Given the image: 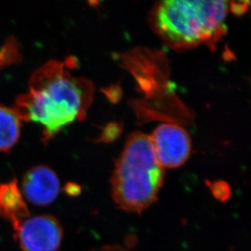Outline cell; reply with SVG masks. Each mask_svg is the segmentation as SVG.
Returning <instances> with one entry per match:
<instances>
[{
    "label": "cell",
    "mask_w": 251,
    "mask_h": 251,
    "mask_svg": "<svg viewBox=\"0 0 251 251\" xmlns=\"http://www.w3.org/2000/svg\"><path fill=\"white\" fill-rule=\"evenodd\" d=\"M229 11L227 1H163L152 8L150 24L170 48L189 50L201 44L215 45L225 34Z\"/></svg>",
    "instance_id": "2"
},
{
    "label": "cell",
    "mask_w": 251,
    "mask_h": 251,
    "mask_svg": "<svg viewBox=\"0 0 251 251\" xmlns=\"http://www.w3.org/2000/svg\"><path fill=\"white\" fill-rule=\"evenodd\" d=\"M70 63L49 60L31 76L26 93L19 95L14 109L22 121L43 127L47 143L59 131L82 121L94 99L92 82L69 72Z\"/></svg>",
    "instance_id": "1"
},
{
    "label": "cell",
    "mask_w": 251,
    "mask_h": 251,
    "mask_svg": "<svg viewBox=\"0 0 251 251\" xmlns=\"http://www.w3.org/2000/svg\"><path fill=\"white\" fill-rule=\"evenodd\" d=\"M164 169L150 136L140 132L132 133L112 176V197L116 205L137 213L149 207L156 201L164 183Z\"/></svg>",
    "instance_id": "3"
},
{
    "label": "cell",
    "mask_w": 251,
    "mask_h": 251,
    "mask_svg": "<svg viewBox=\"0 0 251 251\" xmlns=\"http://www.w3.org/2000/svg\"><path fill=\"white\" fill-rule=\"evenodd\" d=\"M22 120L13 108L0 105V152H9L19 140Z\"/></svg>",
    "instance_id": "8"
},
{
    "label": "cell",
    "mask_w": 251,
    "mask_h": 251,
    "mask_svg": "<svg viewBox=\"0 0 251 251\" xmlns=\"http://www.w3.org/2000/svg\"><path fill=\"white\" fill-rule=\"evenodd\" d=\"M29 211L17 180L0 184V218L9 222L14 231L29 217Z\"/></svg>",
    "instance_id": "7"
},
{
    "label": "cell",
    "mask_w": 251,
    "mask_h": 251,
    "mask_svg": "<svg viewBox=\"0 0 251 251\" xmlns=\"http://www.w3.org/2000/svg\"><path fill=\"white\" fill-rule=\"evenodd\" d=\"M150 138L157 159L164 168L181 166L190 157V135L178 125L162 124L154 129Z\"/></svg>",
    "instance_id": "5"
},
{
    "label": "cell",
    "mask_w": 251,
    "mask_h": 251,
    "mask_svg": "<svg viewBox=\"0 0 251 251\" xmlns=\"http://www.w3.org/2000/svg\"><path fill=\"white\" fill-rule=\"evenodd\" d=\"M22 195L27 201L36 206H48L58 198L60 183L56 173L45 165L28 169L22 184Z\"/></svg>",
    "instance_id": "6"
},
{
    "label": "cell",
    "mask_w": 251,
    "mask_h": 251,
    "mask_svg": "<svg viewBox=\"0 0 251 251\" xmlns=\"http://www.w3.org/2000/svg\"><path fill=\"white\" fill-rule=\"evenodd\" d=\"M14 236L22 251H57L64 231L55 216L38 215L23 221Z\"/></svg>",
    "instance_id": "4"
}]
</instances>
